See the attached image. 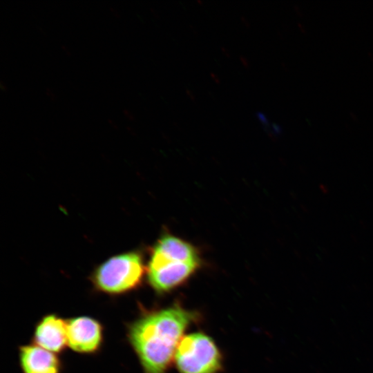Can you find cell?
I'll list each match as a JSON object with an SVG mask.
<instances>
[{
	"label": "cell",
	"mask_w": 373,
	"mask_h": 373,
	"mask_svg": "<svg viewBox=\"0 0 373 373\" xmlns=\"http://www.w3.org/2000/svg\"><path fill=\"white\" fill-rule=\"evenodd\" d=\"M199 314L175 303L146 310L126 325V338L143 373H167L178 345Z\"/></svg>",
	"instance_id": "cell-1"
},
{
	"label": "cell",
	"mask_w": 373,
	"mask_h": 373,
	"mask_svg": "<svg viewBox=\"0 0 373 373\" xmlns=\"http://www.w3.org/2000/svg\"><path fill=\"white\" fill-rule=\"evenodd\" d=\"M146 274L142 254L131 251L112 256L95 268L90 276L94 289L111 296L140 287Z\"/></svg>",
	"instance_id": "cell-2"
},
{
	"label": "cell",
	"mask_w": 373,
	"mask_h": 373,
	"mask_svg": "<svg viewBox=\"0 0 373 373\" xmlns=\"http://www.w3.org/2000/svg\"><path fill=\"white\" fill-rule=\"evenodd\" d=\"M173 361L179 373H220L223 368L219 347L211 337L201 332L183 336Z\"/></svg>",
	"instance_id": "cell-3"
},
{
	"label": "cell",
	"mask_w": 373,
	"mask_h": 373,
	"mask_svg": "<svg viewBox=\"0 0 373 373\" xmlns=\"http://www.w3.org/2000/svg\"><path fill=\"white\" fill-rule=\"evenodd\" d=\"M201 265L198 262L166 260L150 255L146 277L155 292L162 295L186 283Z\"/></svg>",
	"instance_id": "cell-4"
},
{
	"label": "cell",
	"mask_w": 373,
	"mask_h": 373,
	"mask_svg": "<svg viewBox=\"0 0 373 373\" xmlns=\"http://www.w3.org/2000/svg\"><path fill=\"white\" fill-rule=\"evenodd\" d=\"M68 347L81 354H95L102 347L104 328L97 319L79 316L66 319Z\"/></svg>",
	"instance_id": "cell-5"
},
{
	"label": "cell",
	"mask_w": 373,
	"mask_h": 373,
	"mask_svg": "<svg viewBox=\"0 0 373 373\" xmlns=\"http://www.w3.org/2000/svg\"><path fill=\"white\" fill-rule=\"evenodd\" d=\"M32 343L57 354L64 352L68 346L66 320L56 314L42 316L35 325Z\"/></svg>",
	"instance_id": "cell-6"
},
{
	"label": "cell",
	"mask_w": 373,
	"mask_h": 373,
	"mask_svg": "<svg viewBox=\"0 0 373 373\" xmlns=\"http://www.w3.org/2000/svg\"><path fill=\"white\" fill-rule=\"evenodd\" d=\"M19 361L23 373H61L62 370L58 354L33 343L19 346Z\"/></svg>",
	"instance_id": "cell-7"
},
{
	"label": "cell",
	"mask_w": 373,
	"mask_h": 373,
	"mask_svg": "<svg viewBox=\"0 0 373 373\" xmlns=\"http://www.w3.org/2000/svg\"><path fill=\"white\" fill-rule=\"evenodd\" d=\"M163 259L202 263L199 251L192 244L170 233L163 234L151 254Z\"/></svg>",
	"instance_id": "cell-8"
}]
</instances>
